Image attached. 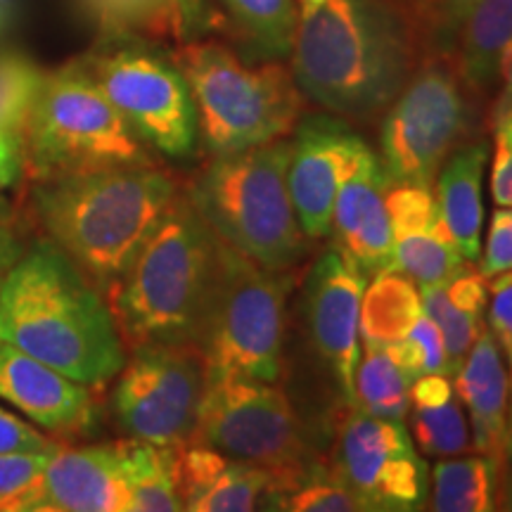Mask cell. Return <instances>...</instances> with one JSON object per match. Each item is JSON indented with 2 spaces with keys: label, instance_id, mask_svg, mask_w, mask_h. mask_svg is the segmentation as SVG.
I'll use <instances>...</instances> for the list:
<instances>
[{
  "label": "cell",
  "instance_id": "5bb4252c",
  "mask_svg": "<svg viewBox=\"0 0 512 512\" xmlns=\"http://www.w3.org/2000/svg\"><path fill=\"white\" fill-rule=\"evenodd\" d=\"M368 273L339 247L318 256L306 283V323L320 361L330 368L349 408H356L354 377L361 361V299Z\"/></svg>",
  "mask_w": 512,
  "mask_h": 512
},
{
  "label": "cell",
  "instance_id": "cb8c5ba5",
  "mask_svg": "<svg viewBox=\"0 0 512 512\" xmlns=\"http://www.w3.org/2000/svg\"><path fill=\"white\" fill-rule=\"evenodd\" d=\"M114 448L119 453L133 512L183 510L174 472L176 446H159L128 437L117 441Z\"/></svg>",
  "mask_w": 512,
  "mask_h": 512
},
{
  "label": "cell",
  "instance_id": "8d00e7d4",
  "mask_svg": "<svg viewBox=\"0 0 512 512\" xmlns=\"http://www.w3.org/2000/svg\"><path fill=\"white\" fill-rule=\"evenodd\" d=\"M494 162L491 197L496 207H512V88H503L494 114Z\"/></svg>",
  "mask_w": 512,
  "mask_h": 512
},
{
  "label": "cell",
  "instance_id": "c3c4849f",
  "mask_svg": "<svg viewBox=\"0 0 512 512\" xmlns=\"http://www.w3.org/2000/svg\"><path fill=\"white\" fill-rule=\"evenodd\" d=\"M508 361H510V370H512V356H510V358H508Z\"/></svg>",
  "mask_w": 512,
  "mask_h": 512
},
{
  "label": "cell",
  "instance_id": "60d3db41",
  "mask_svg": "<svg viewBox=\"0 0 512 512\" xmlns=\"http://www.w3.org/2000/svg\"><path fill=\"white\" fill-rule=\"evenodd\" d=\"M489 280V290L494 294L489 306V325L496 342L501 344L505 356H512V271L494 275Z\"/></svg>",
  "mask_w": 512,
  "mask_h": 512
},
{
  "label": "cell",
  "instance_id": "b9f144b4",
  "mask_svg": "<svg viewBox=\"0 0 512 512\" xmlns=\"http://www.w3.org/2000/svg\"><path fill=\"white\" fill-rule=\"evenodd\" d=\"M446 294L458 309L482 318L486 297H489V287H486V278L482 273L463 268V271L446 285Z\"/></svg>",
  "mask_w": 512,
  "mask_h": 512
},
{
  "label": "cell",
  "instance_id": "2e32d148",
  "mask_svg": "<svg viewBox=\"0 0 512 512\" xmlns=\"http://www.w3.org/2000/svg\"><path fill=\"white\" fill-rule=\"evenodd\" d=\"M0 399L29 415L43 430L64 437L91 434L98 422V401L91 387L5 339H0Z\"/></svg>",
  "mask_w": 512,
  "mask_h": 512
},
{
  "label": "cell",
  "instance_id": "9a60e30c",
  "mask_svg": "<svg viewBox=\"0 0 512 512\" xmlns=\"http://www.w3.org/2000/svg\"><path fill=\"white\" fill-rule=\"evenodd\" d=\"M287 185L299 226L309 240L330 235L337 188L351 162L368 143L347 119L309 114L294 126Z\"/></svg>",
  "mask_w": 512,
  "mask_h": 512
},
{
  "label": "cell",
  "instance_id": "1f68e13d",
  "mask_svg": "<svg viewBox=\"0 0 512 512\" xmlns=\"http://www.w3.org/2000/svg\"><path fill=\"white\" fill-rule=\"evenodd\" d=\"M43 72L19 53H0V131L22 138Z\"/></svg>",
  "mask_w": 512,
  "mask_h": 512
},
{
  "label": "cell",
  "instance_id": "7402d4cb",
  "mask_svg": "<svg viewBox=\"0 0 512 512\" xmlns=\"http://www.w3.org/2000/svg\"><path fill=\"white\" fill-rule=\"evenodd\" d=\"M512 50V0H477L460 31L456 67L470 93H486L501 79Z\"/></svg>",
  "mask_w": 512,
  "mask_h": 512
},
{
  "label": "cell",
  "instance_id": "d4e9b609",
  "mask_svg": "<svg viewBox=\"0 0 512 512\" xmlns=\"http://www.w3.org/2000/svg\"><path fill=\"white\" fill-rule=\"evenodd\" d=\"M107 34L145 31L152 36H171L176 41L200 29L202 0H88Z\"/></svg>",
  "mask_w": 512,
  "mask_h": 512
},
{
  "label": "cell",
  "instance_id": "3957f363",
  "mask_svg": "<svg viewBox=\"0 0 512 512\" xmlns=\"http://www.w3.org/2000/svg\"><path fill=\"white\" fill-rule=\"evenodd\" d=\"M159 164L110 166L50 181H29L31 221L102 292L112 290L178 195Z\"/></svg>",
  "mask_w": 512,
  "mask_h": 512
},
{
  "label": "cell",
  "instance_id": "f35d334b",
  "mask_svg": "<svg viewBox=\"0 0 512 512\" xmlns=\"http://www.w3.org/2000/svg\"><path fill=\"white\" fill-rule=\"evenodd\" d=\"M27 247V221L22 219L15 204L0 197V292H3V285L12 268L27 252Z\"/></svg>",
  "mask_w": 512,
  "mask_h": 512
},
{
  "label": "cell",
  "instance_id": "5b68a950",
  "mask_svg": "<svg viewBox=\"0 0 512 512\" xmlns=\"http://www.w3.org/2000/svg\"><path fill=\"white\" fill-rule=\"evenodd\" d=\"M290 140L214 157L188 190L211 230L240 254L275 273L297 268L309 252L290 185Z\"/></svg>",
  "mask_w": 512,
  "mask_h": 512
},
{
  "label": "cell",
  "instance_id": "836d02e7",
  "mask_svg": "<svg viewBox=\"0 0 512 512\" xmlns=\"http://www.w3.org/2000/svg\"><path fill=\"white\" fill-rule=\"evenodd\" d=\"M53 453H0V512H36Z\"/></svg>",
  "mask_w": 512,
  "mask_h": 512
},
{
  "label": "cell",
  "instance_id": "603a6c76",
  "mask_svg": "<svg viewBox=\"0 0 512 512\" xmlns=\"http://www.w3.org/2000/svg\"><path fill=\"white\" fill-rule=\"evenodd\" d=\"M422 313L420 287L396 268L373 273L361 299L363 347H384L406 337Z\"/></svg>",
  "mask_w": 512,
  "mask_h": 512
},
{
  "label": "cell",
  "instance_id": "d6986e66",
  "mask_svg": "<svg viewBox=\"0 0 512 512\" xmlns=\"http://www.w3.org/2000/svg\"><path fill=\"white\" fill-rule=\"evenodd\" d=\"M174 472L178 498L190 512L256 510L271 484L268 472L200 441L176 446Z\"/></svg>",
  "mask_w": 512,
  "mask_h": 512
},
{
  "label": "cell",
  "instance_id": "52a82bcc",
  "mask_svg": "<svg viewBox=\"0 0 512 512\" xmlns=\"http://www.w3.org/2000/svg\"><path fill=\"white\" fill-rule=\"evenodd\" d=\"M24 176L50 181L110 166L157 164L81 62L43 74L22 128Z\"/></svg>",
  "mask_w": 512,
  "mask_h": 512
},
{
  "label": "cell",
  "instance_id": "74e56055",
  "mask_svg": "<svg viewBox=\"0 0 512 512\" xmlns=\"http://www.w3.org/2000/svg\"><path fill=\"white\" fill-rule=\"evenodd\" d=\"M479 256V273L484 278L512 271V207H496L486 233V247Z\"/></svg>",
  "mask_w": 512,
  "mask_h": 512
},
{
  "label": "cell",
  "instance_id": "83f0119b",
  "mask_svg": "<svg viewBox=\"0 0 512 512\" xmlns=\"http://www.w3.org/2000/svg\"><path fill=\"white\" fill-rule=\"evenodd\" d=\"M467 261L460 256L441 221L439 209L430 226L394 235V268L415 280V285H448L463 271Z\"/></svg>",
  "mask_w": 512,
  "mask_h": 512
},
{
  "label": "cell",
  "instance_id": "484cf974",
  "mask_svg": "<svg viewBox=\"0 0 512 512\" xmlns=\"http://www.w3.org/2000/svg\"><path fill=\"white\" fill-rule=\"evenodd\" d=\"M498 465L489 456L439 460L427 505L434 512H489L496 508Z\"/></svg>",
  "mask_w": 512,
  "mask_h": 512
},
{
  "label": "cell",
  "instance_id": "44dd1931",
  "mask_svg": "<svg viewBox=\"0 0 512 512\" xmlns=\"http://www.w3.org/2000/svg\"><path fill=\"white\" fill-rule=\"evenodd\" d=\"M486 162H489V143L472 140L448 155L434 181L439 216L467 264H475L482 254V183Z\"/></svg>",
  "mask_w": 512,
  "mask_h": 512
},
{
  "label": "cell",
  "instance_id": "7a4b0ae2",
  "mask_svg": "<svg viewBox=\"0 0 512 512\" xmlns=\"http://www.w3.org/2000/svg\"><path fill=\"white\" fill-rule=\"evenodd\" d=\"M0 339L91 389L126 363L105 292L46 235L29 240L0 292Z\"/></svg>",
  "mask_w": 512,
  "mask_h": 512
},
{
  "label": "cell",
  "instance_id": "f546056e",
  "mask_svg": "<svg viewBox=\"0 0 512 512\" xmlns=\"http://www.w3.org/2000/svg\"><path fill=\"white\" fill-rule=\"evenodd\" d=\"M418 38L422 57H456L458 38L477 0H392Z\"/></svg>",
  "mask_w": 512,
  "mask_h": 512
},
{
  "label": "cell",
  "instance_id": "d590c367",
  "mask_svg": "<svg viewBox=\"0 0 512 512\" xmlns=\"http://www.w3.org/2000/svg\"><path fill=\"white\" fill-rule=\"evenodd\" d=\"M384 349L406 370L411 380L422 373H444L451 377L444 335L425 311L420 313V318L415 320L406 337L396 339L392 344H384Z\"/></svg>",
  "mask_w": 512,
  "mask_h": 512
},
{
  "label": "cell",
  "instance_id": "30bf717a",
  "mask_svg": "<svg viewBox=\"0 0 512 512\" xmlns=\"http://www.w3.org/2000/svg\"><path fill=\"white\" fill-rule=\"evenodd\" d=\"M79 62L150 150L171 159L195 155L200 140L195 102L174 57L124 31L107 34Z\"/></svg>",
  "mask_w": 512,
  "mask_h": 512
},
{
  "label": "cell",
  "instance_id": "6da1fadb",
  "mask_svg": "<svg viewBox=\"0 0 512 512\" xmlns=\"http://www.w3.org/2000/svg\"><path fill=\"white\" fill-rule=\"evenodd\" d=\"M422 60L392 0H320L299 8L290 69L302 98L347 121H373Z\"/></svg>",
  "mask_w": 512,
  "mask_h": 512
},
{
  "label": "cell",
  "instance_id": "4316f807",
  "mask_svg": "<svg viewBox=\"0 0 512 512\" xmlns=\"http://www.w3.org/2000/svg\"><path fill=\"white\" fill-rule=\"evenodd\" d=\"M254 60H290L299 24L297 0H221Z\"/></svg>",
  "mask_w": 512,
  "mask_h": 512
},
{
  "label": "cell",
  "instance_id": "ab89813d",
  "mask_svg": "<svg viewBox=\"0 0 512 512\" xmlns=\"http://www.w3.org/2000/svg\"><path fill=\"white\" fill-rule=\"evenodd\" d=\"M62 441L46 437L29 422L19 420L5 408H0V453H55Z\"/></svg>",
  "mask_w": 512,
  "mask_h": 512
},
{
  "label": "cell",
  "instance_id": "ee69618b",
  "mask_svg": "<svg viewBox=\"0 0 512 512\" xmlns=\"http://www.w3.org/2000/svg\"><path fill=\"white\" fill-rule=\"evenodd\" d=\"M24 176L22 138L0 131V188H10Z\"/></svg>",
  "mask_w": 512,
  "mask_h": 512
},
{
  "label": "cell",
  "instance_id": "bcb514c9",
  "mask_svg": "<svg viewBox=\"0 0 512 512\" xmlns=\"http://www.w3.org/2000/svg\"><path fill=\"white\" fill-rule=\"evenodd\" d=\"M299 3H302V5H316V3H320V0H299ZM302 5H299V8H302Z\"/></svg>",
  "mask_w": 512,
  "mask_h": 512
},
{
  "label": "cell",
  "instance_id": "9c48e42d",
  "mask_svg": "<svg viewBox=\"0 0 512 512\" xmlns=\"http://www.w3.org/2000/svg\"><path fill=\"white\" fill-rule=\"evenodd\" d=\"M190 441L268 472V508L313 467L292 403L275 382L254 377L207 375Z\"/></svg>",
  "mask_w": 512,
  "mask_h": 512
},
{
  "label": "cell",
  "instance_id": "f6af8a7d",
  "mask_svg": "<svg viewBox=\"0 0 512 512\" xmlns=\"http://www.w3.org/2000/svg\"><path fill=\"white\" fill-rule=\"evenodd\" d=\"M505 453L512 456V411L508 415V437H505Z\"/></svg>",
  "mask_w": 512,
  "mask_h": 512
},
{
  "label": "cell",
  "instance_id": "8992f818",
  "mask_svg": "<svg viewBox=\"0 0 512 512\" xmlns=\"http://www.w3.org/2000/svg\"><path fill=\"white\" fill-rule=\"evenodd\" d=\"M174 60L190 86L197 128L211 157L283 140L297 126L302 93L283 60L245 64L211 41H185Z\"/></svg>",
  "mask_w": 512,
  "mask_h": 512
},
{
  "label": "cell",
  "instance_id": "ba28073f",
  "mask_svg": "<svg viewBox=\"0 0 512 512\" xmlns=\"http://www.w3.org/2000/svg\"><path fill=\"white\" fill-rule=\"evenodd\" d=\"M290 273L268 271L219 238L214 283L195 342L207 375L280 380Z\"/></svg>",
  "mask_w": 512,
  "mask_h": 512
},
{
  "label": "cell",
  "instance_id": "7dc6e473",
  "mask_svg": "<svg viewBox=\"0 0 512 512\" xmlns=\"http://www.w3.org/2000/svg\"><path fill=\"white\" fill-rule=\"evenodd\" d=\"M508 503H510V505H508V508L512 510V494H510V498H508Z\"/></svg>",
  "mask_w": 512,
  "mask_h": 512
},
{
  "label": "cell",
  "instance_id": "f1b7e54d",
  "mask_svg": "<svg viewBox=\"0 0 512 512\" xmlns=\"http://www.w3.org/2000/svg\"><path fill=\"white\" fill-rule=\"evenodd\" d=\"M361 351H366V356L358 361L354 377L356 408L375 418L403 422L411 411L413 380L384 347H363Z\"/></svg>",
  "mask_w": 512,
  "mask_h": 512
},
{
  "label": "cell",
  "instance_id": "7bdbcfd3",
  "mask_svg": "<svg viewBox=\"0 0 512 512\" xmlns=\"http://www.w3.org/2000/svg\"><path fill=\"white\" fill-rule=\"evenodd\" d=\"M451 396V377L444 373H422L411 384V406H441Z\"/></svg>",
  "mask_w": 512,
  "mask_h": 512
},
{
  "label": "cell",
  "instance_id": "d6a6232c",
  "mask_svg": "<svg viewBox=\"0 0 512 512\" xmlns=\"http://www.w3.org/2000/svg\"><path fill=\"white\" fill-rule=\"evenodd\" d=\"M420 302L422 311L437 323L441 335H444L448 368H451V375H456L470 354L479 330H482V318L458 309L448 299L446 285H420Z\"/></svg>",
  "mask_w": 512,
  "mask_h": 512
},
{
  "label": "cell",
  "instance_id": "7c38bea8",
  "mask_svg": "<svg viewBox=\"0 0 512 512\" xmlns=\"http://www.w3.org/2000/svg\"><path fill=\"white\" fill-rule=\"evenodd\" d=\"M112 415L121 432L159 446L192 439L207 384L195 344H145L131 349L114 377Z\"/></svg>",
  "mask_w": 512,
  "mask_h": 512
},
{
  "label": "cell",
  "instance_id": "8fae6325",
  "mask_svg": "<svg viewBox=\"0 0 512 512\" xmlns=\"http://www.w3.org/2000/svg\"><path fill=\"white\" fill-rule=\"evenodd\" d=\"M472 124L467 86L456 60L422 57L382 114L380 164L389 185L434 188L439 169Z\"/></svg>",
  "mask_w": 512,
  "mask_h": 512
},
{
  "label": "cell",
  "instance_id": "ac0fdd59",
  "mask_svg": "<svg viewBox=\"0 0 512 512\" xmlns=\"http://www.w3.org/2000/svg\"><path fill=\"white\" fill-rule=\"evenodd\" d=\"M41 512H131L119 453L110 446H67L50 456Z\"/></svg>",
  "mask_w": 512,
  "mask_h": 512
},
{
  "label": "cell",
  "instance_id": "277c9868",
  "mask_svg": "<svg viewBox=\"0 0 512 512\" xmlns=\"http://www.w3.org/2000/svg\"><path fill=\"white\" fill-rule=\"evenodd\" d=\"M219 235L178 190L150 238L107 292L126 351L195 344L207 311Z\"/></svg>",
  "mask_w": 512,
  "mask_h": 512
},
{
  "label": "cell",
  "instance_id": "4dcf8cb0",
  "mask_svg": "<svg viewBox=\"0 0 512 512\" xmlns=\"http://www.w3.org/2000/svg\"><path fill=\"white\" fill-rule=\"evenodd\" d=\"M411 439L422 453L434 458H451L472 448L470 422L463 403L451 396L441 406H411Z\"/></svg>",
  "mask_w": 512,
  "mask_h": 512
},
{
  "label": "cell",
  "instance_id": "ffe728a7",
  "mask_svg": "<svg viewBox=\"0 0 512 512\" xmlns=\"http://www.w3.org/2000/svg\"><path fill=\"white\" fill-rule=\"evenodd\" d=\"M453 377L458 399L470 415L472 446L501 465L508 437L510 377L494 332L479 330L470 354Z\"/></svg>",
  "mask_w": 512,
  "mask_h": 512
},
{
  "label": "cell",
  "instance_id": "e575fe53",
  "mask_svg": "<svg viewBox=\"0 0 512 512\" xmlns=\"http://www.w3.org/2000/svg\"><path fill=\"white\" fill-rule=\"evenodd\" d=\"M273 510L292 512H358L366 510L358 496L335 475L313 465L287 494L275 501Z\"/></svg>",
  "mask_w": 512,
  "mask_h": 512
},
{
  "label": "cell",
  "instance_id": "4fadbf2b",
  "mask_svg": "<svg viewBox=\"0 0 512 512\" xmlns=\"http://www.w3.org/2000/svg\"><path fill=\"white\" fill-rule=\"evenodd\" d=\"M335 475L366 510L411 512L427 505L430 470L403 422L356 408L337 441Z\"/></svg>",
  "mask_w": 512,
  "mask_h": 512
},
{
  "label": "cell",
  "instance_id": "e0dca14e",
  "mask_svg": "<svg viewBox=\"0 0 512 512\" xmlns=\"http://www.w3.org/2000/svg\"><path fill=\"white\" fill-rule=\"evenodd\" d=\"M387 176L380 157L366 145L337 188L330 233L335 247L366 273L394 268V235L387 211Z\"/></svg>",
  "mask_w": 512,
  "mask_h": 512
}]
</instances>
